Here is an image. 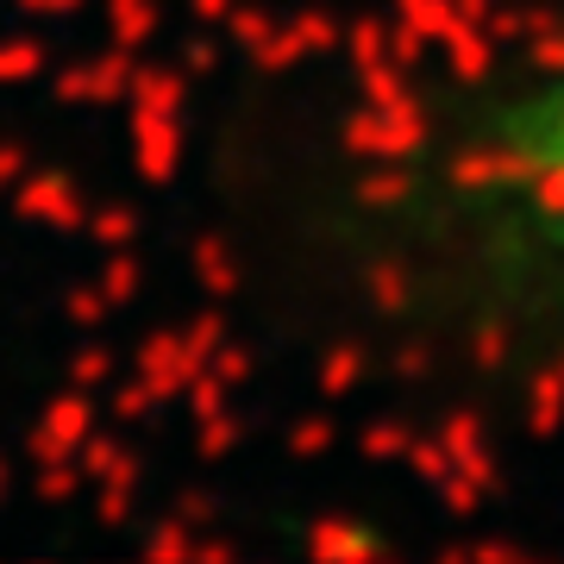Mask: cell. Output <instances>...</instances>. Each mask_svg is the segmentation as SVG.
<instances>
[{"label": "cell", "instance_id": "6da1fadb", "mask_svg": "<svg viewBox=\"0 0 564 564\" xmlns=\"http://www.w3.org/2000/svg\"><path fill=\"white\" fill-rule=\"evenodd\" d=\"M414 214L445 276L514 314H564V32L440 126Z\"/></svg>", "mask_w": 564, "mask_h": 564}]
</instances>
